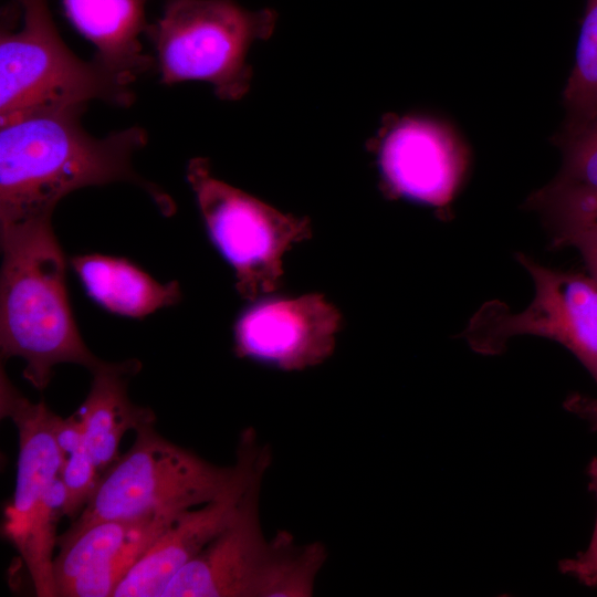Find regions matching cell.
<instances>
[{"instance_id":"10","label":"cell","mask_w":597,"mask_h":597,"mask_svg":"<svg viewBox=\"0 0 597 597\" xmlns=\"http://www.w3.org/2000/svg\"><path fill=\"white\" fill-rule=\"evenodd\" d=\"M341 314L320 294L254 302L234 326L235 353L282 370H303L333 353Z\"/></svg>"},{"instance_id":"2","label":"cell","mask_w":597,"mask_h":597,"mask_svg":"<svg viewBox=\"0 0 597 597\" xmlns=\"http://www.w3.org/2000/svg\"><path fill=\"white\" fill-rule=\"evenodd\" d=\"M0 240L2 359L23 358V376L38 390L49 385L57 364L93 370L103 360L86 347L74 321L65 258L52 224L0 234Z\"/></svg>"},{"instance_id":"7","label":"cell","mask_w":597,"mask_h":597,"mask_svg":"<svg viewBox=\"0 0 597 597\" xmlns=\"http://www.w3.org/2000/svg\"><path fill=\"white\" fill-rule=\"evenodd\" d=\"M186 175L210 240L235 272L238 292L255 300L276 290L282 256L311 235L308 220L282 213L213 177L207 158H192Z\"/></svg>"},{"instance_id":"5","label":"cell","mask_w":597,"mask_h":597,"mask_svg":"<svg viewBox=\"0 0 597 597\" xmlns=\"http://www.w3.org/2000/svg\"><path fill=\"white\" fill-rule=\"evenodd\" d=\"M275 22L274 11L247 10L233 0H165L145 34L164 84L206 81L221 100L237 101L251 84L248 51L272 34Z\"/></svg>"},{"instance_id":"6","label":"cell","mask_w":597,"mask_h":597,"mask_svg":"<svg viewBox=\"0 0 597 597\" xmlns=\"http://www.w3.org/2000/svg\"><path fill=\"white\" fill-rule=\"evenodd\" d=\"M19 30L0 32V117L45 107L86 105L100 100L117 106L134 102L132 82L97 60L77 57L59 34L48 0H14Z\"/></svg>"},{"instance_id":"16","label":"cell","mask_w":597,"mask_h":597,"mask_svg":"<svg viewBox=\"0 0 597 597\" xmlns=\"http://www.w3.org/2000/svg\"><path fill=\"white\" fill-rule=\"evenodd\" d=\"M178 514L106 520L72 536H59L60 553L53 563L56 595L81 574L112 563L142 543L157 540Z\"/></svg>"},{"instance_id":"19","label":"cell","mask_w":597,"mask_h":597,"mask_svg":"<svg viewBox=\"0 0 597 597\" xmlns=\"http://www.w3.org/2000/svg\"><path fill=\"white\" fill-rule=\"evenodd\" d=\"M56 441L61 450L60 478L66 492L65 515L74 519L97 489L102 473L88 453L76 415L60 417Z\"/></svg>"},{"instance_id":"17","label":"cell","mask_w":597,"mask_h":597,"mask_svg":"<svg viewBox=\"0 0 597 597\" xmlns=\"http://www.w3.org/2000/svg\"><path fill=\"white\" fill-rule=\"evenodd\" d=\"M553 233L554 247L574 235L597 232V187H569L551 182L528 200Z\"/></svg>"},{"instance_id":"14","label":"cell","mask_w":597,"mask_h":597,"mask_svg":"<svg viewBox=\"0 0 597 597\" xmlns=\"http://www.w3.org/2000/svg\"><path fill=\"white\" fill-rule=\"evenodd\" d=\"M147 1L61 0L67 19L94 44V59L132 83L154 64L139 39L148 25Z\"/></svg>"},{"instance_id":"1","label":"cell","mask_w":597,"mask_h":597,"mask_svg":"<svg viewBox=\"0 0 597 597\" xmlns=\"http://www.w3.org/2000/svg\"><path fill=\"white\" fill-rule=\"evenodd\" d=\"M86 105L45 107L0 117V234L52 224L59 201L88 186L132 182L164 214L171 198L133 168V155L147 143L139 126L90 135L81 125Z\"/></svg>"},{"instance_id":"15","label":"cell","mask_w":597,"mask_h":597,"mask_svg":"<svg viewBox=\"0 0 597 597\" xmlns=\"http://www.w3.org/2000/svg\"><path fill=\"white\" fill-rule=\"evenodd\" d=\"M71 264L92 300L118 315L142 318L181 298L177 281L161 284L125 259L84 254Z\"/></svg>"},{"instance_id":"9","label":"cell","mask_w":597,"mask_h":597,"mask_svg":"<svg viewBox=\"0 0 597 597\" xmlns=\"http://www.w3.org/2000/svg\"><path fill=\"white\" fill-rule=\"evenodd\" d=\"M239 472L223 494L178 514L133 566L114 591L117 597H161L170 579L226 527L251 481L270 463L269 451L253 429L241 433Z\"/></svg>"},{"instance_id":"12","label":"cell","mask_w":597,"mask_h":597,"mask_svg":"<svg viewBox=\"0 0 597 597\" xmlns=\"http://www.w3.org/2000/svg\"><path fill=\"white\" fill-rule=\"evenodd\" d=\"M1 416L18 429L19 457L13 499L4 510L2 534L21 555L42 502L60 476L62 455L56 441L60 416L43 401L32 402L0 375Z\"/></svg>"},{"instance_id":"18","label":"cell","mask_w":597,"mask_h":597,"mask_svg":"<svg viewBox=\"0 0 597 597\" xmlns=\"http://www.w3.org/2000/svg\"><path fill=\"white\" fill-rule=\"evenodd\" d=\"M564 102L568 111L567 127L584 124L597 115V0H587Z\"/></svg>"},{"instance_id":"4","label":"cell","mask_w":597,"mask_h":597,"mask_svg":"<svg viewBox=\"0 0 597 597\" xmlns=\"http://www.w3.org/2000/svg\"><path fill=\"white\" fill-rule=\"evenodd\" d=\"M155 423L136 430L130 449L102 474L93 496L61 536L106 520L178 514L213 501L239 472L219 467L159 434Z\"/></svg>"},{"instance_id":"21","label":"cell","mask_w":597,"mask_h":597,"mask_svg":"<svg viewBox=\"0 0 597 597\" xmlns=\"http://www.w3.org/2000/svg\"><path fill=\"white\" fill-rule=\"evenodd\" d=\"M587 473L589 488L597 499V458L591 459ZM564 575L570 576L587 587H597V515L588 545L574 557L564 558L558 563Z\"/></svg>"},{"instance_id":"23","label":"cell","mask_w":597,"mask_h":597,"mask_svg":"<svg viewBox=\"0 0 597 597\" xmlns=\"http://www.w3.org/2000/svg\"><path fill=\"white\" fill-rule=\"evenodd\" d=\"M564 407L597 430V398L574 394L565 400Z\"/></svg>"},{"instance_id":"22","label":"cell","mask_w":597,"mask_h":597,"mask_svg":"<svg viewBox=\"0 0 597 597\" xmlns=\"http://www.w3.org/2000/svg\"><path fill=\"white\" fill-rule=\"evenodd\" d=\"M568 245L576 248L580 252L589 273L597 279V232L574 235L567 240L564 247Z\"/></svg>"},{"instance_id":"24","label":"cell","mask_w":597,"mask_h":597,"mask_svg":"<svg viewBox=\"0 0 597 597\" xmlns=\"http://www.w3.org/2000/svg\"><path fill=\"white\" fill-rule=\"evenodd\" d=\"M597 116V115H596Z\"/></svg>"},{"instance_id":"11","label":"cell","mask_w":597,"mask_h":597,"mask_svg":"<svg viewBox=\"0 0 597 597\" xmlns=\"http://www.w3.org/2000/svg\"><path fill=\"white\" fill-rule=\"evenodd\" d=\"M378 165L387 187L430 206L449 202L465 169V155L443 125L425 118L398 121L381 139Z\"/></svg>"},{"instance_id":"8","label":"cell","mask_w":597,"mask_h":597,"mask_svg":"<svg viewBox=\"0 0 597 597\" xmlns=\"http://www.w3.org/2000/svg\"><path fill=\"white\" fill-rule=\"evenodd\" d=\"M517 261L530 273L535 295L521 312L490 301L471 317L462 337L481 355L502 353L510 339L534 335L568 349L597 379V279L551 269L524 253Z\"/></svg>"},{"instance_id":"3","label":"cell","mask_w":597,"mask_h":597,"mask_svg":"<svg viewBox=\"0 0 597 597\" xmlns=\"http://www.w3.org/2000/svg\"><path fill=\"white\" fill-rule=\"evenodd\" d=\"M264 472L249 484L226 527L167 584L161 597H305L326 559L321 543L287 532L268 540L259 515Z\"/></svg>"},{"instance_id":"13","label":"cell","mask_w":597,"mask_h":597,"mask_svg":"<svg viewBox=\"0 0 597 597\" xmlns=\"http://www.w3.org/2000/svg\"><path fill=\"white\" fill-rule=\"evenodd\" d=\"M139 368L136 359L102 362L91 370L90 392L75 412L86 449L102 474L121 455L118 449L126 431L155 423L154 412L133 404L128 396V380Z\"/></svg>"},{"instance_id":"20","label":"cell","mask_w":597,"mask_h":597,"mask_svg":"<svg viewBox=\"0 0 597 597\" xmlns=\"http://www.w3.org/2000/svg\"><path fill=\"white\" fill-rule=\"evenodd\" d=\"M564 163L554 184L597 187V116L566 127L563 137Z\"/></svg>"}]
</instances>
